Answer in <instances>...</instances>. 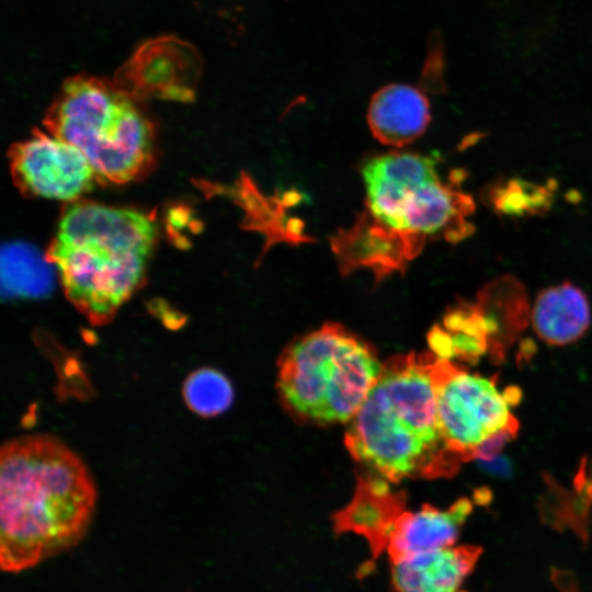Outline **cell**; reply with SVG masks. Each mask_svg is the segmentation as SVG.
<instances>
[{
  "label": "cell",
  "mask_w": 592,
  "mask_h": 592,
  "mask_svg": "<svg viewBox=\"0 0 592 592\" xmlns=\"http://www.w3.org/2000/svg\"><path fill=\"white\" fill-rule=\"evenodd\" d=\"M94 481L79 455L46 434L0 452V563L19 572L77 544L91 522Z\"/></svg>",
  "instance_id": "6da1fadb"
},
{
  "label": "cell",
  "mask_w": 592,
  "mask_h": 592,
  "mask_svg": "<svg viewBox=\"0 0 592 592\" xmlns=\"http://www.w3.org/2000/svg\"><path fill=\"white\" fill-rule=\"evenodd\" d=\"M432 361L415 353L388 360L345 432L351 455L392 482L448 476L462 462L439 429Z\"/></svg>",
  "instance_id": "7a4b0ae2"
},
{
  "label": "cell",
  "mask_w": 592,
  "mask_h": 592,
  "mask_svg": "<svg viewBox=\"0 0 592 592\" xmlns=\"http://www.w3.org/2000/svg\"><path fill=\"white\" fill-rule=\"evenodd\" d=\"M156 239L148 214L95 203L70 204L47 252L68 299L104 325L140 286Z\"/></svg>",
  "instance_id": "3957f363"
},
{
  "label": "cell",
  "mask_w": 592,
  "mask_h": 592,
  "mask_svg": "<svg viewBox=\"0 0 592 592\" xmlns=\"http://www.w3.org/2000/svg\"><path fill=\"white\" fill-rule=\"evenodd\" d=\"M49 133L78 148L102 182L126 183L150 166L153 127L123 88L77 76L67 80L47 115Z\"/></svg>",
  "instance_id": "277c9868"
},
{
  "label": "cell",
  "mask_w": 592,
  "mask_h": 592,
  "mask_svg": "<svg viewBox=\"0 0 592 592\" xmlns=\"http://www.w3.org/2000/svg\"><path fill=\"white\" fill-rule=\"evenodd\" d=\"M383 365L371 348L337 323L300 338L283 353L278 387L289 408L316 422L351 420Z\"/></svg>",
  "instance_id": "5b68a950"
},
{
  "label": "cell",
  "mask_w": 592,
  "mask_h": 592,
  "mask_svg": "<svg viewBox=\"0 0 592 592\" xmlns=\"http://www.w3.org/2000/svg\"><path fill=\"white\" fill-rule=\"evenodd\" d=\"M439 159L411 152L375 157L363 168L369 213L388 227L426 242L456 243L469 237L475 210L470 195L458 190L457 175L443 182Z\"/></svg>",
  "instance_id": "8992f818"
},
{
  "label": "cell",
  "mask_w": 592,
  "mask_h": 592,
  "mask_svg": "<svg viewBox=\"0 0 592 592\" xmlns=\"http://www.w3.org/2000/svg\"><path fill=\"white\" fill-rule=\"evenodd\" d=\"M431 373L442 439L460 460L476 456L500 434H515L517 422L510 407L517 391L501 392L491 379L460 369L447 358L433 357Z\"/></svg>",
  "instance_id": "52a82bcc"
},
{
  "label": "cell",
  "mask_w": 592,
  "mask_h": 592,
  "mask_svg": "<svg viewBox=\"0 0 592 592\" xmlns=\"http://www.w3.org/2000/svg\"><path fill=\"white\" fill-rule=\"evenodd\" d=\"M10 157L15 183L31 195L75 201L96 181L84 155L50 133H36L16 144Z\"/></svg>",
  "instance_id": "ba28073f"
},
{
  "label": "cell",
  "mask_w": 592,
  "mask_h": 592,
  "mask_svg": "<svg viewBox=\"0 0 592 592\" xmlns=\"http://www.w3.org/2000/svg\"><path fill=\"white\" fill-rule=\"evenodd\" d=\"M424 244L420 239L388 227L367 208L358 214L350 228L331 237V249L343 275L366 267L377 282L395 272H403Z\"/></svg>",
  "instance_id": "9c48e42d"
},
{
  "label": "cell",
  "mask_w": 592,
  "mask_h": 592,
  "mask_svg": "<svg viewBox=\"0 0 592 592\" xmlns=\"http://www.w3.org/2000/svg\"><path fill=\"white\" fill-rule=\"evenodd\" d=\"M405 494L384 480L360 478L351 502L333 516L337 534L353 532L364 536L376 558L387 549L398 517L405 510Z\"/></svg>",
  "instance_id": "30bf717a"
},
{
  "label": "cell",
  "mask_w": 592,
  "mask_h": 592,
  "mask_svg": "<svg viewBox=\"0 0 592 592\" xmlns=\"http://www.w3.org/2000/svg\"><path fill=\"white\" fill-rule=\"evenodd\" d=\"M480 555L478 546H451L391 561V585L395 592H463Z\"/></svg>",
  "instance_id": "8fae6325"
},
{
  "label": "cell",
  "mask_w": 592,
  "mask_h": 592,
  "mask_svg": "<svg viewBox=\"0 0 592 592\" xmlns=\"http://www.w3.org/2000/svg\"><path fill=\"white\" fill-rule=\"evenodd\" d=\"M471 509V502L464 498L445 510L425 504L417 512L405 511L395 523L386 549L391 561L451 547Z\"/></svg>",
  "instance_id": "7c38bea8"
},
{
  "label": "cell",
  "mask_w": 592,
  "mask_h": 592,
  "mask_svg": "<svg viewBox=\"0 0 592 592\" xmlns=\"http://www.w3.org/2000/svg\"><path fill=\"white\" fill-rule=\"evenodd\" d=\"M429 122V101L411 86H387L374 95L369 104V128L375 138L388 146L411 144L425 132Z\"/></svg>",
  "instance_id": "4fadbf2b"
},
{
  "label": "cell",
  "mask_w": 592,
  "mask_h": 592,
  "mask_svg": "<svg viewBox=\"0 0 592 592\" xmlns=\"http://www.w3.org/2000/svg\"><path fill=\"white\" fill-rule=\"evenodd\" d=\"M535 333L550 345H565L581 338L591 322L585 294L570 282L542 291L531 311Z\"/></svg>",
  "instance_id": "5bb4252c"
},
{
  "label": "cell",
  "mask_w": 592,
  "mask_h": 592,
  "mask_svg": "<svg viewBox=\"0 0 592 592\" xmlns=\"http://www.w3.org/2000/svg\"><path fill=\"white\" fill-rule=\"evenodd\" d=\"M476 304L483 316L489 337L500 334L502 329L519 331L526 323V289L514 276L504 275L486 284L478 293Z\"/></svg>",
  "instance_id": "9a60e30c"
},
{
  "label": "cell",
  "mask_w": 592,
  "mask_h": 592,
  "mask_svg": "<svg viewBox=\"0 0 592 592\" xmlns=\"http://www.w3.org/2000/svg\"><path fill=\"white\" fill-rule=\"evenodd\" d=\"M2 281L10 294L43 295L50 286V273L34 250L11 244L3 252Z\"/></svg>",
  "instance_id": "2e32d148"
},
{
  "label": "cell",
  "mask_w": 592,
  "mask_h": 592,
  "mask_svg": "<svg viewBox=\"0 0 592 592\" xmlns=\"http://www.w3.org/2000/svg\"><path fill=\"white\" fill-rule=\"evenodd\" d=\"M182 394L187 408L204 418L223 413L230 407L234 398L227 377L209 367L192 372L184 380Z\"/></svg>",
  "instance_id": "e0dca14e"
},
{
  "label": "cell",
  "mask_w": 592,
  "mask_h": 592,
  "mask_svg": "<svg viewBox=\"0 0 592 592\" xmlns=\"http://www.w3.org/2000/svg\"><path fill=\"white\" fill-rule=\"evenodd\" d=\"M493 209L505 215L537 214L549 208L551 190L522 180L498 183L489 190Z\"/></svg>",
  "instance_id": "ac0fdd59"
}]
</instances>
